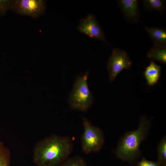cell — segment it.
Instances as JSON below:
<instances>
[{
  "label": "cell",
  "instance_id": "cell-1",
  "mask_svg": "<svg viewBox=\"0 0 166 166\" xmlns=\"http://www.w3.org/2000/svg\"><path fill=\"white\" fill-rule=\"evenodd\" d=\"M73 145L66 136L52 135L39 141L33 150L34 162L38 166H57L71 153Z\"/></svg>",
  "mask_w": 166,
  "mask_h": 166
},
{
  "label": "cell",
  "instance_id": "cell-2",
  "mask_svg": "<svg viewBox=\"0 0 166 166\" xmlns=\"http://www.w3.org/2000/svg\"><path fill=\"white\" fill-rule=\"evenodd\" d=\"M150 126L149 121L141 117L138 128L126 133L121 139L116 150L117 157L129 162L136 159L140 155V144L148 135Z\"/></svg>",
  "mask_w": 166,
  "mask_h": 166
},
{
  "label": "cell",
  "instance_id": "cell-3",
  "mask_svg": "<svg viewBox=\"0 0 166 166\" xmlns=\"http://www.w3.org/2000/svg\"><path fill=\"white\" fill-rule=\"evenodd\" d=\"M89 71L78 76L68 98L71 109L82 112L87 111L92 105L94 99L89 89L87 80Z\"/></svg>",
  "mask_w": 166,
  "mask_h": 166
},
{
  "label": "cell",
  "instance_id": "cell-4",
  "mask_svg": "<svg viewBox=\"0 0 166 166\" xmlns=\"http://www.w3.org/2000/svg\"><path fill=\"white\" fill-rule=\"evenodd\" d=\"M83 132L81 139V149L87 154L100 150L103 145L104 139L102 131L86 118L82 120Z\"/></svg>",
  "mask_w": 166,
  "mask_h": 166
},
{
  "label": "cell",
  "instance_id": "cell-5",
  "mask_svg": "<svg viewBox=\"0 0 166 166\" xmlns=\"http://www.w3.org/2000/svg\"><path fill=\"white\" fill-rule=\"evenodd\" d=\"M132 64V61L125 51L118 48L113 49L107 67L109 73L110 83L114 80L121 71L129 69Z\"/></svg>",
  "mask_w": 166,
  "mask_h": 166
},
{
  "label": "cell",
  "instance_id": "cell-6",
  "mask_svg": "<svg viewBox=\"0 0 166 166\" xmlns=\"http://www.w3.org/2000/svg\"><path fill=\"white\" fill-rule=\"evenodd\" d=\"M46 2L43 0H15L11 10L20 15L37 19L44 14Z\"/></svg>",
  "mask_w": 166,
  "mask_h": 166
},
{
  "label": "cell",
  "instance_id": "cell-7",
  "mask_svg": "<svg viewBox=\"0 0 166 166\" xmlns=\"http://www.w3.org/2000/svg\"><path fill=\"white\" fill-rule=\"evenodd\" d=\"M77 29L80 32L91 38L98 39L108 44L100 26L92 14L81 20Z\"/></svg>",
  "mask_w": 166,
  "mask_h": 166
},
{
  "label": "cell",
  "instance_id": "cell-8",
  "mask_svg": "<svg viewBox=\"0 0 166 166\" xmlns=\"http://www.w3.org/2000/svg\"><path fill=\"white\" fill-rule=\"evenodd\" d=\"M117 2L125 18L128 22L137 23L139 17V1L119 0Z\"/></svg>",
  "mask_w": 166,
  "mask_h": 166
},
{
  "label": "cell",
  "instance_id": "cell-9",
  "mask_svg": "<svg viewBox=\"0 0 166 166\" xmlns=\"http://www.w3.org/2000/svg\"><path fill=\"white\" fill-rule=\"evenodd\" d=\"M161 73V67L154 61H151L149 65L146 68L144 73L147 84L151 86L156 84L160 78Z\"/></svg>",
  "mask_w": 166,
  "mask_h": 166
},
{
  "label": "cell",
  "instance_id": "cell-10",
  "mask_svg": "<svg viewBox=\"0 0 166 166\" xmlns=\"http://www.w3.org/2000/svg\"><path fill=\"white\" fill-rule=\"evenodd\" d=\"M144 29L154 44L166 45V30L158 27L144 26Z\"/></svg>",
  "mask_w": 166,
  "mask_h": 166
},
{
  "label": "cell",
  "instance_id": "cell-11",
  "mask_svg": "<svg viewBox=\"0 0 166 166\" xmlns=\"http://www.w3.org/2000/svg\"><path fill=\"white\" fill-rule=\"evenodd\" d=\"M149 58L166 64V45L154 44L147 53Z\"/></svg>",
  "mask_w": 166,
  "mask_h": 166
},
{
  "label": "cell",
  "instance_id": "cell-12",
  "mask_svg": "<svg viewBox=\"0 0 166 166\" xmlns=\"http://www.w3.org/2000/svg\"><path fill=\"white\" fill-rule=\"evenodd\" d=\"M145 9L149 11L156 10L162 12L165 7V1L162 0H144L143 1Z\"/></svg>",
  "mask_w": 166,
  "mask_h": 166
},
{
  "label": "cell",
  "instance_id": "cell-13",
  "mask_svg": "<svg viewBox=\"0 0 166 166\" xmlns=\"http://www.w3.org/2000/svg\"><path fill=\"white\" fill-rule=\"evenodd\" d=\"M57 166H87L83 158L78 156L73 157L66 160Z\"/></svg>",
  "mask_w": 166,
  "mask_h": 166
},
{
  "label": "cell",
  "instance_id": "cell-14",
  "mask_svg": "<svg viewBox=\"0 0 166 166\" xmlns=\"http://www.w3.org/2000/svg\"><path fill=\"white\" fill-rule=\"evenodd\" d=\"M158 162L163 164L166 160V139L164 137L160 140L158 146Z\"/></svg>",
  "mask_w": 166,
  "mask_h": 166
},
{
  "label": "cell",
  "instance_id": "cell-15",
  "mask_svg": "<svg viewBox=\"0 0 166 166\" xmlns=\"http://www.w3.org/2000/svg\"><path fill=\"white\" fill-rule=\"evenodd\" d=\"M10 155L8 149L0 143V166H10Z\"/></svg>",
  "mask_w": 166,
  "mask_h": 166
},
{
  "label": "cell",
  "instance_id": "cell-16",
  "mask_svg": "<svg viewBox=\"0 0 166 166\" xmlns=\"http://www.w3.org/2000/svg\"><path fill=\"white\" fill-rule=\"evenodd\" d=\"M15 0H0V15H5L7 12L11 10Z\"/></svg>",
  "mask_w": 166,
  "mask_h": 166
},
{
  "label": "cell",
  "instance_id": "cell-17",
  "mask_svg": "<svg viewBox=\"0 0 166 166\" xmlns=\"http://www.w3.org/2000/svg\"><path fill=\"white\" fill-rule=\"evenodd\" d=\"M160 164L158 162L149 161L143 159L137 164V166H160Z\"/></svg>",
  "mask_w": 166,
  "mask_h": 166
},
{
  "label": "cell",
  "instance_id": "cell-18",
  "mask_svg": "<svg viewBox=\"0 0 166 166\" xmlns=\"http://www.w3.org/2000/svg\"><path fill=\"white\" fill-rule=\"evenodd\" d=\"M166 166V165H163V166Z\"/></svg>",
  "mask_w": 166,
  "mask_h": 166
}]
</instances>
